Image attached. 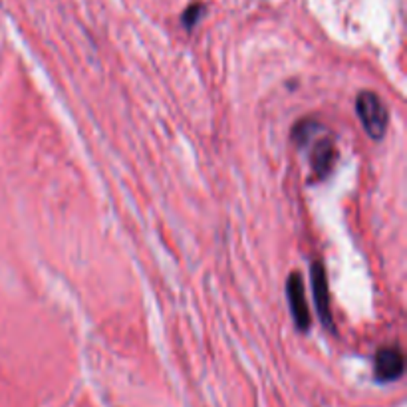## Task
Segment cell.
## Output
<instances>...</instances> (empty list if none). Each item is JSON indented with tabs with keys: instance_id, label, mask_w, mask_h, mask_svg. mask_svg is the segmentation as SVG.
<instances>
[{
	"instance_id": "cell-1",
	"label": "cell",
	"mask_w": 407,
	"mask_h": 407,
	"mask_svg": "<svg viewBox=\"0 0 407 407\" xmlns=\"http://www.w3.org/2000/svg\"><path fill=\"white\" fill-rule=\"evenodd\" d=\"M356 113L360 117L363 131L372 140L379 141L386 135L388 124H390V113H388V108L379 95L370 92V90L360 92L356 97Z\"/></svg>"
},
{
	"instance_id": "cell-2",
	"label": "cell",
	"mask_w": 407,
	"mask_h": 407,
	"mask_svg": "<svg viewBox=\"0 0 407 407\" xmlns=\"http://www.w3.org/2000/svg\"><path fill=\"white\" fill-rule=\"evenodd\" d=\"M406 354L399 346H384L374 356V377L379 384H390L404 376Z\"/></svg>"
},
{
	"instance_id": "cell-3",
	"label": "cell",
	"mask_w": 407,
	"mask_h": 407,
	"mask_svg": "<svg viewBox=\"0 0 407 407\" xmlns=\"http://www.w3.org/2000/svg\"><path fill=\"white\" fill-rule=\"evenodd\" d=\"M310 282H312V298L316 314L324 328L334 332V318H332V308H330V288H328V274L326 268L320 261H314L310 267Z\"/></svg>"
},
{
	"instance_id": "cell-4",
	"label": "cell",
	"mask_w": 407,
	"mask_h": 407,
	"mask_svg": "<svg viewBox=\"0 0 407 407\" xmlns=\"http://www.w3.org/2000/svg\"><path fill=\"white\" fill-rule=\"evenodd\" d=\"M286 298H288V308L292 312L294 326L300 332H308L312 324V316H310V308H308L306 294H304V282L298 272H292L286 281Z\"/></svg>"
},
{
	"instance_id": "cell-5",
	"label": "cell",
	"mask_w": 407,
	"mask_h": 407,
	"mask_svg": "<svg viewBox=\"0 0 407 407\" xmlns=\"http://www.w3.org/2000/svg\"><path fill=\"white\" fill-rule=\"evenodd\" d=\"M336 145L332 140H320L310 151V167H312V179L314 181H322L326 179L336 163Z\"/></svg>"
},
{
	"instance_id": "cell-6",
	"label": "cell",
	"mask_w": 407,
	"mask_h": 407,
	"mask_svg": "<svg viewBox=\"0 0 407 407\" xmlns=\"http://www.w3.org/2000/svg\"><path fill=\"white\" fill-rule=\"evenodd\" d=\"M320 129V126L314 122V120H302V122H298L296 126H294V129H292V140H294V143H298V145H306L308 141H312L314 133Z\"/></svg>"
},
{
	"instance_id": "cell-7",
	"label": "cell",
	"mask_w": 407,
	"mask_h": 407,
	"mask_svg": "<svg viewBox=\"0 0 407 407\" xmlns=\"http://www.w3.org/2000/svg\"><path fill=\"white\" fill-rule=\"evenodd\" d=\"M203 4H191L187 10L183 12V16H181V20H183V24H185V28H193L197 22H199V18H201V15H203Z\"/></svg>"
}]
</instances>
